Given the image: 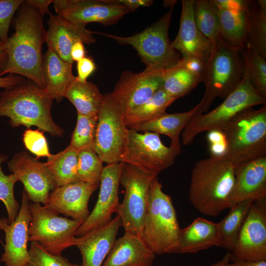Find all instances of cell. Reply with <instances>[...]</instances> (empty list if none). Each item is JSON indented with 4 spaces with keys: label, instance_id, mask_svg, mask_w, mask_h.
Instances as JSON below:
<instances>
[{
    "label": "cell",
    "instance_id": "10",
    "mask_svg": "<svg viewBox=\"0 0 266 266\" xmlns=\"http://www.w3.org/2000/svg\"><path fill=\"white\" fill-rule=\"evenodd\" d=\"M181 148L166 146L159 134L129 129L120 162L157 177L174 163Z\"/></svg>",
    "mask_w": 266,
    "mask_h": 266
},
{
    "label": "cell",
    "instance_id": "9",
    "mask_svg": "<svg viewBox=\"0 0 266 266\" xmlns=\"http://www.w3.org/2000/svg\"><path fill=\"white\" fill-rule=\"evenodd\" d=\"M32 220L29 227V241L38 244L53 255L76 246L75 232L83 221L61 217L51 208L40 203H30Z\"/></svg>",
    "mask_w": 266,
    "mask_h": 266
},
{
    "label": "cell",
    "instance_id": "47",
    "mask_svg": "<svg viewBox=\"0 0 266 266\" xmlns=\"http://www.w3.org/2000/svg\"><path fill=\"white\" fill-rule=\"evenodd\" d=\"M109 2L121 4L126 7L129 12H133L140 6H150L152 0H108Z\"/></svg>",
    "mask_w": 266,
    "mask_h": 266
},
{
    "label": "cell",
    "instance_id": "51",
    "mask_svg": "<svg viewBox=\"0 0 266 266\" xmlns=\"http://www.w3.org/2000/svg\"><path fill=\"white\" fill-rule=\"evenodd\" d=\"M229 266H266V260L237 261L230 263Z\"/></svg>",
    "mask_w": 266,
    "mask_h": 266
},
{
    "label": "cell",
    "instance_id": "7",
    "mask_svg": "<svg viewBox=\"0 0 266 266\" xmlns=\"http://www.w3.org/2000/svg\"><path fill=\"white\" fill-rule=\"evenodd\" d=\"M266 98L253 87L244 70L241 82L220 105L204 114L198 111L181 133L184 145L192 143L197 135L204 131L223 130L240 111L257 105H266Z\"/></svg>",
    "mask_w": 266,
    "mask_h": 266
},
{
    "label": "cell",
    "instance_id": "4",
    "mask_svg": "<svg viewBox=\"0 0 266 266\" xmlns=\"http://www.w3.org/2000/svg\"><path fill=\"white\" fill-rule=\"evenodd\" d=\"M222 131L226 141L224 156L233 165L266 156V105L240 111Z\"/></svg>",
    "mask_w": 266,
    "mask_h": 266
},
{
    "label": "cell",
    "instance_id": "17",
    "mask_svg": "<svg viewBox=\"0 0 266 266\" xmlns=\"http://www.w3.org/2000/svg\"><path fill=\"white\" fill-rule=\"evenodd\" d=\"M52 4L57 15L86 26L114 25L129 12L124 6L108 0H53Z\"/></svg>",
    "mask_w": 266,
    "mask_h": 266
},
{
    "label": "cell",
    "instance_id": "49",
    "mask_svg": "<svg viewBox=\"0 0 266 266\" xmlns=\"http://www.w3.org/2000/svg\"><path fill=\"white\" fill-rule=\"evenodd\" d=\"M25 1L36 9L42 16L50 13L49 7L53 3V0H26Z\"/></svg>",
    "mask_w": 266,
    "mask_h": 266
},
{
    "label": "cell",
    "instance_id": "11",
    "mask_svg": "<svg viewBox=\"0 0 266 266\" xmlns=\"http://www.w3.org/2000/svg\"><path fill=\"white\" fill-rule=\"evenodd\" d=\"M155 177L123 163L120 184L125 189V195L116 213L125 233L142 237L149 191Z\"/></svg>",
    "mask_w": 266,
    "mask_h": 266
},
{
    "label": "cell",
    "instance_id": "16",
    "mask_svg": "<svg viewBox=\"0 0 266 266\" xmlns=\"http://www.w3.org/2000/svg\"><path fill=\"white\" fill-rule=\"evenodd\" d=\"M123 165V163L119 162L107 164L103 166L96 205L76 230L75 236L80 237L106 225L112 220V214L117 213L120 204L118 188Z\"/></svg>",
    "mask_w": 266,
    "mask_h": 266
},
{
    "label": "cell",
    "instance_id": "50",
    "mask_svg": "<svg viewBox=\"0 0 266 266\" xmlns=\"http://www.w3.org/2000/svg\"><path fill=\"white\" fill-rule=\"evenodd\" d=\"M86 53L84 43L81 41H78L75 43L71 47L70 57L73 62H77L85 57Z\"/></svg>",
    "mask_w": 266,
    "mask_h": 266
},
{
    "label": "cell",
    "instance_id": "18",
    "mask_svg": "<svg viewBox=\"0 0 266 266\" xmlns=\"http://www.w3.org/2000/svg\"><path fill=\"white\" fill-rule=\"evenodd\" d=\"M29 198L24 190L21 207L11 223L5 219L2 230L5 233L4 252L0 261L5 266H27L30 260L28 250L29 227L32 220Z\"/></svg>",
    "mask_w": 266,
    "mask_h": 266
},
{
    "label": "cell",
    "instance_id": "23",
    "mask_svg": "<svg viewBox=\"0 0 266 266\" xmlns=\"http://www.w3.org/2000/svg\"><path fill=\"white\" fill-rule=\"evenodd\" d=\"M121 226L116 215L106 225L77 237L76 246L81 254V266H101L116 240Z\"/></svg>",
    "mask_w": 266,
    "mask_h": 266
},
{
    "label": "cell",
    "instance_id": "40",
    "mask_svg": "<svg viewBox=\"0 0 266 266\" xmlns=\"http://www.w3.org/2000/svg\"><path fill=\"white\" fill-rule=\"evenodd\" d=\"M29 252L30 260L27 266H81L70 262L62 254L49 253L34 242H31Z\"/></svg>",
    "mask_w": 266,
    "mask_h": 266
},
{
    "label": "cell",
    "instance_id": "54",
    "mask_svg": "<svg viewBox=\"0 0 266 266\" xmlns=\"http://www.w3.org/2000/svg\"><path fill=\"white\" fill-rule=\"evenodd\" d=\"M4 221H5L4 218H3V219L0 218V230H2Z\"/></svg>",
    "mask_w": 266,
    "mask_h": 266
},
{
    "label": "cell",
    "instance_id": "19",
    "mask_svg": "<svg viewBox=\"0 0 266 266\" xmlns=\"http://www.w3.org/2000/svg\"><path fill=\"white\" fill-rule=\"evenodd\" d=\"M49 15L46 36L48 48L52 49L63 60L73 65L70 57L72 46L78 41L89 45L95 43L94 32L87 29L83 24L51 13Z\"/></svg>",
    "mask_w": 266,
    "mask_h": 266
},
{
    "label": "cell",
    "instance_id": "27",
    "mask_svg": "<svg viewBox=\"0 0 266 266\" xmlns=\"http://www.w3.org/2000/svg\"><path fill=\"white\" fill-rule=\"evenodd\" d=\"M203 102L204 100L202 98L189 111L172 114L165 112L151 121L131 129L138 132H151L166 135L170 138V145L181 148L180 135L192 117L200 109Z\"/></svg>",
    "mask_w": 266,
    "mask_h": 266
},
{
    "label": "cell",
    "instance_id": "24",
    "mask_svg": "<svg viewBox=\"0 0 266 266\" xmlns=\"http://www.w3.org/2000/svg\"><path fill=\"white\" fill-rule=\"evenodd\" d=\"M156 255L142 237L125 232L116 240L101 266H152Z\"/></svg>",
    "mask_w": 266,
    "mask_h": 266
},
{
    "label": "cell",
    "instance_id": "37",
    "mask_svg": "<svg viewBox=\"0 0 266 266\" xmlns=\"http://www.w3.org/2000/svg\"><path fill=\"white\" fill-rule=\"evenodd\" d=\"M98 116L77 113V122L68 146L78 151L94 149Z\"/></svg>",
    "mask_w": 266,
    "mask_h": 266
},
{
    "label": "cell",
    "instance_id": "31",
    "mask_svg": "<svg viewBox=\"0 0 266 266\" xmlns=\"http://www.w3.org/2000/svg\"><path fill=\"white\" fill-rule=\"evenodd\" d=\"M175 100L161 88L146 101L125 112V123L131 129L151 121L165 113Z\"/></svg>",
    "mask_w": 266,
    "mask_h": 266
},
{
    "label": "cell",
    "instance_id": "44",
    "mask_svg": "<svg viewBox=\"0 0 266 266\" xmlns=\"http://www.w3.org/2000/svg\"><path fill=\"white\" fill-rule=\"evenodd\" d=\"M178 63L187 70L201 76L203 79L206 62L196 57H182Z\"/></svg>",
    "mask_w": 266,
    "mask_h": 266
},
{
    "label": "cell",
    "instance_id": "34",
    "mask_svg": "<svg viewBox=\"0 0 266 266\" xmlns=\"http://www.w3.org/2000/svg\"><path fill=\"white\" fill-rule=\"evenodd\" d=\"M202 80L201 76L187 70L177 63L165 69L162 88L169 96L177 100L188 94Z\"/></svg>",
    "mask_w": 266,
    "mask_h": 266
},
{
    "label": "cell",
    "instance_id": "39",
    "mask_svg": "<svg viewBox=\"0 0 266 266\" xmlns=\"http://www.w3.org/2000/svg\"><path fill=\"white\" fill-rule=\"evenodd\" d=\"M7 159V156L0 154V200L5 206L8 220L11 223L17 217L20 207L14 194V187L17 179L12 173L5 175L2 169V164Z\"/></svg>",
    "mask_w": 266,
    "mask_h": 266
},
{
    "label": "cell",
    "instance_id": "41",
    "mask_svg": "<svg viewBox=\"0 0 266 266\" xmlns=\"http://www.w3.org/2000/svg\"><path fill=\"white\" fill-rule=\"evenodd\" d=\"M40 130H26L23 134V141L25 148L35 155L36 158H48L50 153L47 141Z\"/></svg>",
    "mask_w": 266,
    "mask_h": 266
},
{
    "label": "cell",
    "instance_id": "25",
    "mask_svg": "<svg viewBox=\"0 0 266 266\" xmlns=\"http://www.w3.org/2000/svg\"><path fill=\"white\" fill-rule=\"evenodd\" d=\"M218 224L198 218L179 231L175 253H194L216 246Z\"/></svg>",
    "mask_w": 266,
    "mask_h": 266
},
{
    "label": "cell",
    "instance_id": "1",
    "mask_svg": "<svg viewBox=\"0 0 266 266\" xmlns=\"http://www.w3.org/2000/svg\"><path fill=\"white\" fill-rule=\"evenodd\" d=\"M42 17L24 0L12 21L15 32L5 42L8 59L0 77L7 73L18 75L44 89L42 47L46 30Z\"/></svg>",
    "mask_w": 266,
    "mask_h": 266
},
{
    "label": "cell",
    "instance_id": "33",
    "mask_svg": "<svg viewBox=\"0 0 266 266\" xmlns=\"http://www.w3.org/2000/svg\"><path fill=\"white\" fill-rule=\"evenodd\" d=\"M79 151L67 146L64 150L47 158L46 166L57 187L78 181L77 162Z\"/></svg>",
    "mask_w": 266,
    "mask_h": 266
},
{
    "label": "cell",
    "instance_id": "8",
    "mask_svg": "<svg viewBox=\"0 0 266 266\" xmlns=\"http://www.w3.org/2000/svg\"><path fill=\"white\" fill-rule=\"evenodd\" d=\"M243 72L240 51L221 39L213 45L203 77L205 90L200 112L206 113L216 98L225 99L230 95L241 82Z\"/></svg>",
    "mask_w": 266,
    "mask_h": 266
},
{
    "label": "cell",
    "instance_id": "45",
    "mask_svg": "<svg viewBox=\"0 0 266 266\" xmlns=\"http://www.w3.org/2000/svg\"><path fill=\"white\" fill-rule=\"evenodd\" d=\"M97 69L96 64L91 57H85L77 62L78 80L85 82L87 78Z\"/></svg>",
    "mask_w": 266,
    "mask_h": 266
},
{
    "label": "cell",
    "instance_id": "43",
    "mask_svg": "<svg viewBox=\"0 0 266 266\" xmlns=\"http://www.w3.org/2000/svg\"><path fill=\"white\" fill-rule=\"evenodd\" d=\"M207 138L210 144L211 155L224 156L226 150V141L222 130L208 131Z\"/></svg>",
    "mask_w": 266,
    "mask_h": 266
},
{
    "label": "cell",
    "instance_id": "14",
    "mask_svg": "<svg viewBox=\"0 0 266 266\" xmlns=\"http://www.w3.org/2000/svg\"><path fill=\"white\" fill-rule=\"evenodd\" d=\"M9 171L24 185L29 200L45 205L50 194L57 187L45 163L40 162L29 152L22 151L8 162Z\"/></svg>",
    "mask_w": 266,
    "mask_h": 266
},
{
    "label": "cell",
    "instance_id": "12",
    "mask_svg": "<svg viewBox=\"0 0 266 266\" xmlns=\"http://www.w3.org/2000/svg\"><path fill=\"white\" fill-rule=\"evenodd\" d=\"M128 130L123 108L109 93L105 94L98 114L94 147L102 162H120Z\"/></svg>",
    "mask_w": 266,
    "mask_h": 266
},
{
    "label": "cell",
    "instance_id": "29",
    "mask_svg": "<svg viewBox=\"0 0 266 266\" xmlns=\"http://www.w3.org/2000/svg\"><path fill=\"white\" fill-rule=\"evenodd\" d=\"M220 39L232 48L241 50L247 42L246 10L232 11L218 8Z\"/></svg>",
    "mask_w": 266,
    "mask_h": 266
},
{
    "label": "cell",
    "instance_id": "53",
    "mask_svg": "<svg viewBox=\"0 0 266 266\" xmlns=\"http://www.w3.org/2000/svg\"><path fill=\"white\" fill-rule=\"evenodd\" d=\"M231 263V252H228L218 261L212 264L210 266H229Z\"/></svg>",
    "mask_w": 266,
    "mask_h": 266
},
{
    "label": "cell",
    "instance_id": "20",
    "mask_svg": "<svg viewBox=\"0 0 266 266\" xmlns=\"http://www.w3.org/2000/svg\"><path fill=\"white\" fill-rule=\"evenodd\" d=\"M99 185L82 181L57 187L45 205L58 213L83 222L90 212L88 202Z\"/></svg>",
    "mask_w": 266,
    "mask_h": 266
},
{
    "label": "cell",
    "instance_id": "15",
    "mask_svg": "<svg viewBox=\"0 0 266 266\" xmlns=\"http://www.w3.org/2000/svg\"><path fill=\"white\" fill-rule=\"evenodd\" d=\"M165 69H146L139 73L123 72L109 93L124 113L142 104L162 88Z\"/></svg>",
    "mask_w": 266,
    "mask_h": 266
},
{
    "label": "cell",
    "instance_id": "13",
    "mask_svg": "<svg viewBox=\"0 0 266 266\" xmlns=\"http://www.w3.org/2000/svg\"><path fill=\"white\" fill-rule=\"evenodd\" d=\"M266 260V199L254 200L240 231L231 262Z\"/></svg>",
    "mask_w": 266,
    "mask_h": 266
},
{
    "label": "cell",
    "instance_id": "2",
    "mask_svg": "<svg viewBox=\"0 0 266 266\" xmlns=\"http://www.w3.org/2000/svg\"><path fill=\"white\" fill-rule=\"evenodd\" d=\"M234 166L225 156L200 160L191 171L189 199L200 213L216 217L231 207Z\"/></svg>",
    "mask_w": 266,
    "mask_h": 266
},
{
    "label": "cell",
    "instance_id": "28",
    "mask_svg": "<svg viewBox=\"0 0 266 266\" xmlns=\"http://www.w3.org/2000/svg\"><path fill=\"white\" fill-rule=\"evenodd\" d=\"M64 97L74 106L78 114L90 116H98L104 99L96 84L80 81L76 76L66 89Z\"/></svg>",
    "mask_w": 266,
    "mask_h": 266
},
{
    "label": "cell",
    "instance_id": "30",
    "mask_svg": "<svg viewBox=\"0 0 266 266\" xmlns=\"http://www.w3.org/2000/svg\"><path fill=\"white\" fill-rule=\"evenodd\" d=\"M254 200L248 199L235 204L218 224V240L216 246L232 252L240 231Z\"/></svg>",
    "mask_w": 266,
    "mask_h": 266
},
{
    "label": "cell",
    "instance_id": "32",
    "mask_svg": "<svg viewBox=\"0 0 266 266\" xmlns=\"http://www.w3.org/2000/svg\"><path fill=\"white\" fill-rule=\"evenodd\" d=\"M246 12L247 42L266 59V0H249Z\"/></svg>",
    "mask_w": 266,
    "mask_h": 266
},
{
    "label": "cell",
    "instance_id": "48",
    "mask_svg": "<svg viewBox=\"0 0 266 266\" xmlns=\"http://www.w3.org/2000/svg\"><path fill=\"white\" fill-rule=\"evenodd\" d=\"M26 79L23 76L9 74L5 76L0 77V88L4 89L9 88L14 86Z\"/></svg>",
    "mask_w": 266,
    "mask_h": 266
},
{
    "label": "cell",
    "instance_id": "22",
    "mask_svg": "<svg viewBox=\"0 0 266 266\" xmlns=\"http://www.w3.org/2000/svg\"><path fill=\"white\" fill-rule=\"evenodd\" d=\"M179 29L171 46L182 57H193L206 62L212 44L198 29L194 19V0H182Z\"/></svg>",
    "mask_w": 266,
    "mask_h": 266
},
{
    "label": "cell",
    "instance_id": "38",
    "mask_svg": "<svg viewBox=\"0 0 266 266\" xmlns=\"http://www.w3.org/2000/svg\"><path fill=\"white\" fill-rule=\"evenodd\" d=\"M102 162L94 149L79 151L77 175L79 181L100 185Z\"/></svg>",
    "mask_w": 266,
    "mask_h": 266
},
{
    "label": "cell",
    "instance_id": "52",
    "mask_svg": "<svg viewBox=\"0 0 266 266\" xmlns=\"http://www.w3.org/2000/svg\"><path fill=\"white\" fill-rule=\"evenodd\" d=\"M7 59L5 42L0 38V75L6 64Z\"/></svg>",
    "mask_w": 266,
    "mask_h": 266
},
{
    "label": "cell",
    "instance_id": "26",
    "mask_svg": "<svg viewBox=\"0 0 266 266\" xmlns=\"http://www.w3.org/2000/svg\"><path fill=\"white\" fill-rule=\"evenodd\" d=\"M72 64L62 59L52 49L48 48L43 55L42 73L43 89L57 102L61 101L67 87L74 78Z\"/></svg>",
    "mask_w": 266,
    "mask_h": 266
},
{
    "label": "cell",
    "instance_id": "6",
    "mask_svg": "<svg viewBox=\"0 0 266 266\" xmlns=\"http://www.w3.org/2000/svg\"><path fill=\"white\" fill-rule=\"evenodd\" d=\"M173 7H170L157 22L132 36H121L97 32H94V34L111 38L120 45L132 46L146 69L169 68L181 59L180 54L172 47L168 36Z\"/></svg>",
    "mask_w": 266,
    "mask_h": 266
},
{
    "label": "cell",
    "instance_id": "21",
    "mask_svg": "<svg viewBox=\"0 0 266 266\" xmlns=\"http://www.w3.org/2000/svg\"><path fill=\"white\" fill-rule=\"evenodd\" d=\"M234 176L231 207L244 200L266 198V156L235 165Z\"/></svg>",
    "mask_w": 266,
    "mask_h": 266
},
{
    "label": "cell",
    "instance_id": "42",
    "mask_svg": "<svg viewBox=\"0 0 266 266\" xmlns=\"http://www.w3.org/2000/svg\"><path fill=\"white\" fill-rule=\"evenodd\" d=\"M23 1V0H0V38L4 42L8 37L13 18Z\"/></svg>",
    "mask_w": 266,
    "mask_h": 266
},
{
    "label": "cell",
    "instance_id": "36",
    "mask_svg": "<svg viewBox=\"0 0 266 266\" xmlns=\"http://www.w3.org/2000/svg\"><path fill=\"white\" fill-rule=\"evenodd\" d=\"M244 70L254 89L266 98V62L257 50L247 42L240 50Z\"/></svg>",
    "mask_w": 266,
    "mask_h": 266
},
{
    "label": "cell",
    "instance_id": "5",
    "mask_svg": "<svg viewBox=\"0 0 266 266\" xmlns=\"http://www.w3.org/2000/svg\"><path fill=\"white\" fill-rule=\"evenodd\" d=\"M157 177L152 180L142 238L156 255L175 253L180 228L170 196Z\"/></svg>",
    "mask_w": 266,
    "mask_h": 266
},
{
    "label": "cell",
    "instance_id": "35",
    "mask_svg": "<svg viewBox=\"0 0 266 266\" xmlns=\"http://www.w3.org/2000/svg\"><path fill=\"white\" fill-rule=\"evenodd\" d=\"M194 14L196 25L200 33L212 45L220 39V25L218 9L212 0H194Z\"/></svg>",
    "mask_w": 266,
    "mask_h": 266
},
{
    "label": "cell",
    "instance_id": "3",
    "mask_svg": "<svg viewBox=\"0 0 266 266\" xmlns=\"http://www.w3.org/2000/svg\"><path fill=\"white\" fill-rule=\"evenodd\" d=\"M53 100L43 89L26 79L0 92V117L9 118L14 128L34 126L53 136L62 137L65 131L51 115Z\"/></svg>",
    "mask_w": 266,
    "mask_h": 266
},
{
    "label": "cell",
    "instance_id": "46",
    "mask_svg": "<svg viewBox=\"0 0 266 266\" xmlns=\"http://www.w3.org/2000/svg\"><path fill=\"white\" fill-rule=\"evenodd\" d=\"M217 8L239 11L246 9L249 0H212Z\"/></svg>",
    "mask_w": 266,
    "mask_h": 266
}]
</instances>
